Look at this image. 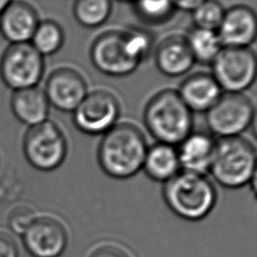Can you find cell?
Masks as SVG:
<instances>
[{
	"mask_svg": "<svg viewBox=\"0 0 257 257\" xmlns=\"http://www.w3.org/2000/svg\"><path fill=\"white\" fill-rule=\"evenodd\" d=\"M147 150L148 144L142 130L132 122L121 121L101 136L97 162L107 176L128 179L142 170Z\"/></svg>",
	"mask_w": 257,
	"mask_h": 257,
	"instance_id": "1",
	"label": "cell"
},
{
	"mask_svg": "<svg viewBox=\"0 0 257 257\" xmlns=\"http://www.w3.org/2000/svg\"><path fill=\"white\" fill-rule=\"evenodd\" d=\"M144 124L158 142L177 147L193 132V112L177 89L165 88L155 93L144 109Z\"/></svg>",
	"mask_w": 257,
	"mask_h": 257,
	"instance_id": "2",
	"label": "cell"
},
{
	"mask_svg": "<svg viewBox=\"0 0 257 257\" xmlns=\"http://www.w3.org/2000/svg\"><path fill=\"white\" fill-rule=\"evenodd\" d=\"M164 199L172 212L182 219L205 218L216 204V190L205 175L180 171L165 183Z\"/></svg>",
	"mask_w": 257,
	"mask_h": 257,
	"instance_id": "3",
	"label": "cell"
},
{
	"mask_svg": "<svg viewBox=\"0 0 257 257\" xmlns=\"http://www.w3.org/2000/svg\"><path fill=\"white\" fill-rule=\"evenodd\" d=\"M209 172L217 183L228 189L250 184L256 174L254 145L242 136L219 139Z\"/></svg>",
	"mask_w": 257,
	"mask_h": 257,
	"instance_id": "4",
	"label": "cell"
},
{
	"mask_svg": "<svg viewBox=\"0 0 257 257\" xmlns=\"http://www.w3.org/2000/svg\"><path fill=\"white\" fill-rule=\"evenodd\" d=\"M67 140L62 128L51 119L29 126L23 136L22 151L27 163L41 172L59 168L67 155Z\"/></svg>",
	"mask_w": 257,
	"mask_h": 257,
	"instance_id": "5",
	"label": "cell"
},
{
	"mask_svg": "<svg viewBox=\"0 0 257 257\" xmlns=\"http://www.w3.org/2000/svg\"><path fill=\"white\" fill-rule=\"evenodd\" d=\"M255 106L244 93L223 92L206 112L210 134L218 139L240 137L253 123Z\"/></svg>",
	"mask_w": 257,
	"mask_h": 257,
	"instance_id": "6",
	"label": "cell"
},
{
	"mask_svg": "<svg viewBox=\"0 0 257 257\" xmlns=\"http://www.w3.org/2000/svg\"><path fill=\"white\" fill-rule=\"evenodd\" d=\"M44 70V57L29 42L9 44L1 54L0 78L12 91L38 85Z\"/></svg>",
	"mask_w": 257,
	"mask_h": 257,
	"instance_id": "7",
	"label": "cell"
},
{
	"mask_svg": "<svg viewBox=\"0 0 257 257\" xmlns=\"http://www.w3.org/2000/svg\"><path fill=\"white\" fill-rule=\"evenodd\" d=\"M210 66L223 92L243 93L256 78L257 59L251 47H223Z\"/></svg>",
	"mask_w": 257,
	"mask_h": 257,
	"instance_id": "8",
	"label": "cell"
},
{
	"mask_svg": "<svg viewBox=\"0 0 257 257\" xmlns=\"http://www.w3.org/2000/svg\"><path fill=\"white\" fill-rule=\"evenodd\" d=\"M120 103L114 93L106 89L88 91L71 112L75 127L89 136H102L118 121Z\"/></svg>",
	"mask_w": 257,
	"mask_h": 257,
	"instance_id": "9",
	"label": "cell"
},
{
	"mask_svg": "<svg viewBox=\"0 0 257 257\" xmlns=\"http://www.w3.org/2000/svg\"><path fill=\"white\" fill-rule=\"evenodd\" d=\"M89 57L99 72L112 77L127 76L140 65L127 50L122 30L100 33L90 46Z\"/></svg>",
	"mask_w": 257,
	"mask_h": 257,
	"instance_id": "10",
	"label": "cell"
},
{
	"mask_svg": "<svg viewBox=\"0 0 257 257\" xmlns=\"http://www.w3.org/2000/svg\"><path fill=\"white\" fill-rule=\"evenodd\" d=\"M43 90L50 106L61 112H72L89 91L83 75L69 66L52 70Z\"/></svg>",
	"mask_w": 257,
	"mask_h": 257,
	"instance_id": "11",
	"label": "cell"
},
{
	"mask_svg": "<svg viewBox=\"0 0 257 257\" xmlns=\"http://www.w3.org/2000/svg\"><path fill=\"white\" fill-rule=\"evenodd\" d=\"M21 237L32 257H59L67 244L65 228L51 217H36Z\"/></svg>",
	"mask_w": 257,
	"mask_h": 257,
	"instance_id": "12",
	"label": "cell"
},
{
	"mask_svg": "<svg viewBox=\"0 0 257 257\" xmlns=\"http://www.w3.org/2000/svg\"><path fill=\"white\" fill-rule=\"evenodd\" d=\"M223 47H250L257 34V16L248 5L237 4L225 10L217 29Z\"/></svg>",
	"mask_w": 257,
	"mask_h": 257,
	"instance_id": "13",
	"label": "cell"
},
{
	"mask_svg": "<svg viewBox=\"0 0 257 257\" xmlns=\"http://www.w3.org/2000/svg\"><path fill=\"white\" fill-rule=\"evenodd\" d=\"M39 21V14L31 3L13 0L0 14V34L9 44L29 42Z\"/></svg>",
	"mask_w": 257,
	"mask_h": 257,
	"instance_id": "14",
	"label": "cell"
},
{
	"mask_svg": "<svg viewBox=\"0 0 257 257\" xmlns=\"http://www.w3.org/2000/svg\"><path fill=\"white\" fill-rule=\"evenodd\" d=\"M217 140L210 133L192 132L176 148L181 169L206 175L210 171Z\"/></svg>",
	"mask_w": 257,
	"mask_h": 257,
	"instance_id": "15",
	"label": "cell"
},
{
	"mask_svg": "<svg viewBox=\"0 0 257 257\" xmlns=\"http://www.w3.org/2000/svg\"><path fill=\"white\" fill-rule=\"evenodd\" d=\"M155 63L159 71L169 77H179L188 73L195 60L185 35L172 34L164 38L156 47Z\"/></svg>",
	"mask_w": 257,
	"mask_h": 257,
	"instance_id": "16",
	"label": "cell"
},
{
	"mask_svg": "<svg viewBox=\"0 0 257 257\" xmlns=\"http://www.w3.org/2000/svg\"><path fill=\"white\" fill-rule=\"evenodd\" d=\"M177 91L187 107L199 113H206L223 93L213 75L204 71L188 75Z\"/></svg>",
	"mask_w": 257,
	"mask_h": 257,
	"instance_id": "17",
	"label": "cell"
},
{
	"mask_svg": "<svg viewBox=\"0 0 257 257\" xmlns=\"http://www.w3.org/2000/svg\"><path fill=\"white\" fill-rule=\"evenodd\" d=\"M10 108L17 120L29 127L48 119L50 104L43 88L36 85L12 91Z\"/></svg>",
	"mask_w": 257,
	"mask_h": 257,
	"instance_id": "18",
	"label": "cell"
},
{
	"mask_svg": "<svg viewBox=\"0 0 257 257\" xmlns=\"http://www.w3.org/2000/svg\"><path fill=\"white\" fill-rule=\"evenodd\" d=\"M142 170L150 179L166 183L181 171L177 148L158 142L148 147Z\"/></svg>",
	"mask_w": 257,
	"mask_h": 257,
	"instance_id": "19",
	"label": "cell"
},
{
	"mask_svg": "<svg viewBox=\"0 0 257 257\" xmlns=\"http://www.w3.org/2000/svg\"><path fill=\"white\" fill-rule=\"evenodd\" d=\"M185 38L195 63L202 65H211L223 48L217 31L193 27Z\"/></svg>",
	"mask_w": 257,
	"mask_h": 257,
	"instance_id": "20",
	"label": "cell"
},
{
	"mask_svg": "<svg viewBox=\"0 0 257 257\" xmlns=\"http://www.w3.org/2000/svg\"><path fill=\"white\" fill-rule=\"evenodd\" d=\"M64 31L59 23L51 19L40 20L29 43L43 57L58 52L63 46Z\"/></svg>",
	"mask_w": 257,
	"mask_h": 257,
	"instance_id": "21",
	"label": "cell"
},
{
	"mask_svg": "<svg viewBox=\"0 0 257 257\" xmlns=\"http://www.w3.org/2000/svg\"><path fill=\"white\" fill-rule=\"evenodd\" d=\"M112 11V0H75L72 13L77 23L85 28L104 24Z\"/></svg>",
	"mask_w": 257,
	"mask_h": 257,
	"instance_id": "22",
	"label": "cell"
},
{
	"mask_svg": "<svg viewBox=\"0 0 257 257\" xmlns=\"http://www.w3.org/2000/svg\"><path fill=\"white\" fill-rule=\"evenodd\" d=\"M132 3L137 16L153 25L167 22L176 10L173 0H134Z\"/></svg>",
	"mask_w": 257,
	"mask_h": 257,
	"instance_id": "23",
	"label": "cell"
},
{
	"mask_svg": "<svg viewBox=\"0 0 257 257\" xmlns=\"http://www.w3.org/2000/svg\"><path fill=\"white\" fill-rule=\"evenodd\" d=\"M225 7L218 0H205L192 13L193 27L217 31L225 14Z\"/></svg>",
	"mask_w": 257,
	"mask_h": 257,
	"instance_id": "24",
	"label": "cell"
},
{
	"mask_svg": "<svg viewBox=\"0 0 257 257\" xmlns=\"http://www.w3.org/2000/svg\"><path fill=\"white\" fill-rule=\"evenodd\" d=\"M122 31L131 56L141 64L150 56L153 50V35L149 31L140 27H131Z\"/></svg>",
	"mask_w": 257,
	"mask_h": 257,
	"instance_id": "25",
	"label": "cell"
},
{
	"mask_svg": "<svg viewBox=\"0 0 257 257\" xmlns=\"http://www.w3.org/2000/svg\"><path fill=\"white\" fill-rule=\"evenodd\" d=\"M36 218L34 211L28 206H18L8 216L9 228L16 234L22 235L27 227Z\"/></svg>",
	"mask_w": 257,
	"mask_h": 257,
	"instance_id": "26",
	"label": "cell"
},
{
	"mask_svg": "<svg viewBox=\"0 0 257 257\" xmlns=\"http://www.w3.org/2000/svg\"><path fill=\"white\" fill-rule=\"evenodd\" d=\"M0 257H19L18 246L12 236L0 232Z\"/></svg>",
	"mask_w": 257,
	"mask_h": 257,
	"instance_id": "27",
	"label": "cell"
},
{
	"mask_svg": "<svg viewBox=\"0 0 257 257\" xmlns=\"http://www.w3.org/2000/svg\"><path fill=\"white\" fill-rule=\"evenodd\" d=\"M89 257H130L122 250L113 246H102L94 250Z\"/></svg>",
	"mask_w": 257,
	"mask_h": 257,
	"instance_id": "28",
	"label": "cell"
},
{
	"mask_svg": "<svg viewBox=\"0 0 257 257\" xmlns=\"http://www.w3.org/2000/svg\"><path fill=\"white\" fill-rule=\"evenodd\" d=\"M205 0H173L176 10H182L187 12H192Z\"/></svg>",
	"mask_w": 257,
	"mask_h": 257,
	"instance_id": "29",
	"label": "cell"
},
{
	"mask_svg": "<svg viewBox=\"0 0 257 257\" xmlns=\"http://www.w3.org/2000/svg\"><path fill=\"white\" fill-rule=\"evenodd\" d=\"M13 0H0V14L3 12V10L12 2Z\"/></svg>",
	"mask_w": 257,
	"mask_h": 257,
	"instance_id": "30",
	"label": "cell"
},
{
	"mask_svg": "<svg viewBox=\"0 0 257 257\" xmlns=\"http://www.w3.org/2000/svg\"><path fill=\"white\" fill-rule=\"evenodd\" d=\"M116 1H119V2H133L134 0H116Z\"/></svg>",
	"mask_w": 257,
	"mask_h": 257,
	"instance_id": "31",
	"label": "cell"
}]
</instances>
